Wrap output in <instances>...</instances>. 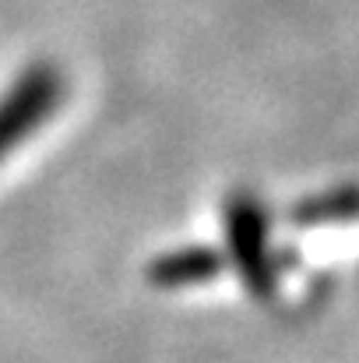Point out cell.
I'll list each match as a JSON object with an SVG mask.
<instances>
[{
    "instance_id": "cell-1",
    "label": "cell",
    "mask_w": 359,
    "mask_h": 363,
    "mask_svg": "<svg viewBox=\"0 0 359 363\" xmlns=\"http://www.w3.org/2000/svg\"><path fill=\"white\" fill-rule=\"evenodd\" d=\"M64 99V78L53 64H32L0 96V162L50 121Z\"/></svg>"
},
{
    "instance_id": "cell-3",
    "label": "cell",
    "mask_w": 359,
    "mask_h": 363,
    "mask_svg": "<svg viewBox=\"0 0 359 363\" xmlns=\"http://www.w3.org/2000/svg\"><path fill=\"white\" fill-rule=\"evenodd\" d=\"M222 272V254L212 247H183V250H169L159 261L148 264V282L162 286V289H176V286H194V282H208Z\"/></svg>"
},
{
    "instance_id": "cell-2",
    "label": "cell",
    "mask_w": 359,
    "mask_h": 363,
    "mask_svg": "<svg viewBox=\"0 0 359 363\" xmlns=\"http://www.w3.org/2000/svg\"><path fill=\"white\" fill-rule=\"evenodd\" d=\"M226 240H229V254L237 261V272L243 286L257 296L268 300L275 293L278 272L271 264V250H268V223L264 212L257 208L253 198L237 194L226 205Z\"/></svg>"
},
{
    "instance_id": "cell-4",
    "label": "cell",
    "mask_w": 359,
    "mask_h": 363,
    "mask_svg": "<svg viewBox=\"0 0 359 363\" xmlns=\"http://www.w3.org/2000/svg\"><path fill=\"white\" fill-rule=\"evenodd\" d=\"M359 212V191H331L321 198H310L296 208V223L300 226H314V223H331V219H349Z\"/></svg>"
}]
</instances>
